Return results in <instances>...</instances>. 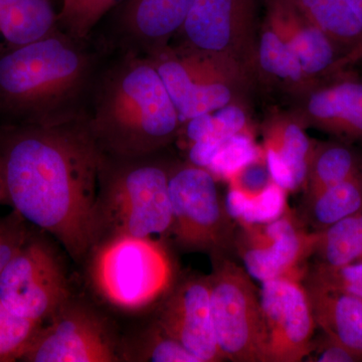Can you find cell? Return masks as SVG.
<instances>
[{
  "label": "cell",
  "instance_id": "4fadbf2b",
  "mask_svg": "<svg viewBox=\"0 0 362 362\" xmlns=\"http://www.w3.org/2000/svg\"><path fill=\"white\" fill-rule=\"evenodd\" d=\"M259 298L268 329V362L308 358L315 346L317 325L303 279L264 281Z\"/></svg>",
  "mask_w": 362,
  "mask_h": 362
},
{
  "label": "cell",
  "instance_id": "ba28073f",
  "mask_svg": "<svg viewBox=\"0 0 362 362\" xmlns=\"http://www.w3.org/2000/svg\"><path fill=\"white\" fill-rule=\"evenodd\" d=\"M146 58L158 71L182 124L226 105L246 103L252 78L237 66L170 45Z\"/></svg>",
  "mask_w": 362,
  "mask_h": 362
},
{
  "label": "cell",
  "instance_id": "7402d4cb",
  "mask_svg": "<svg viewBox=\"0 0 362 362\" xmlns=\"http://www.w3.org/2000/svg\"><path fill=\"white\" fill-rule=\"evenodd\" d=\"M54 0H0V54L58 30Z\"/></svg>",
  "mask_w": 362,
  "mask_h": 362
},
{
  "label": "cell",
  "instance_id": "d590c367",
  "mask_svg": "<svg viewBox=\"0 0 362 362\" xmlns=\"http://www.w3.org/2000/svg\"><path fill=\"white\" fill-rule=\"evenodd\" d=\"M0 204H9L8 195H7L6 187H4L1 177H0Z\"/></svg>",
  "mask_w": 362,
  "mask_h": 362
},
{
  "label": "cell",
  "instance_id": "8d00e7d4",
  "mask_svg": "<svg viewBox=\"0 0 362 362\" xmlns=\"http://www.w3.org/2000/svg\"><path fill=\"white\" fill-rule=\"evenodd\" d=\"M349 2L354 6V8L356 9L357 14H358L359 18L362 21V0H349Z\"/></svg>",
  "mask_w": 362,
  "mask_h": 362
},
{
  "label": "cell",
  "instance_id": "277c9868",
  "mask_svg": "<svg viewBox=\"0 0 362 362\" xmlns=\"http://www.w3.org/2000/svg\"><path fill=\"white\" fill-rule=\"evenodd\" d=\"M171 163L160 158L159 153L123 158L102 152L97 240L114 235L161 240L170 237L173 214L168 180Z\"/></svg>",
  "mask_w": 362,
  "mask_h": 362
},
{
  "label": "cell",
  "instance_id": "44dd1931",
  "mask_svg": "<svg viewBox=\"0 0 362 362\" xmlns=\"http://www.w3.org/2000/svg\"><path fill=\"white\" fill-rule=\"evenodd\" d=\"M343 54L344 68L362 59V21L349 0H291Z\"/></svg>",
  "mask_w": 362,
  "mask_h": 362
},
{
  "label": "cell",
  "instance_id": "6da1fadb",
  "mask_svg": "<svg viewBox=\"0 0 362 362\" xmlns=\"http://www.w3.org/2000/svg\"><path fill=\"white\" fill-rule=\"evenodd\" d=\"M101 154L87 111L52 122L0 125V177L9 204L78 263L97 240Z\"/></svg>",
  "mask_w": 362,
  "mask_h": 362
},
{
  "label": "cell",
  "instance_id": "4dcf8cb0",
  "mask_svg": "<svg viewBox=\"0 0 362 362\" xmlns=\"http://www.w3.org/2000/svg\"><path fill=\"white\" fill-rule=\"evenodd\" d=\"M42 326L16 315L0 302V362L23 358Z\"/></svg>",
  "mask_w": 362,
  "mask_h": 362
},
{
  "label": "cell",
  "instance_id": "cb8c5ba5",
  "mask_svg": "<svg viewBox=\"0 0 362 362\" xmlns=\"http://www.w3.org/2000/svg\"><path fill=\"white\" fill-rule=\"evenodd\" d=\"M304 216L313 230H323L362 211V173L309 197Z\"/></svg>",
  "mask_w": 362,
  "mask_h": 362
},
{
  "label": "cell",
  "instance_id": "d6a6232c",
  "mask_svg": "<svg viewBox=\"0 0 362 362\" xmlns=\"http://www.w3.org/2000/svg\"><path fill=\"white\" fill-rule=\"evenodd\" d=\"M25 221L16 211L0 218V275L30 235Z\"/></svg>",
  "mask_w": 362,
  "mask_h": 362
},
{
  "label": "cell",
  "instance_id": "9a60e30c",
  "mask_svg": "<svg viewBox=\"0 0 362 362\" xmlns=\"http://www.w3.org/2000/svg\"><path fill=\"white\" fill-rule=\"evenodd\" d=\"M194 0H123L115 7L106 45L119 54L149 57L168 47Z\"/></svg>",
  "mask_w": 362,
  "mask_h": 362
},
{
  "label": "cell",
  "instance_id": "3957f363",
  "mask_svg": "<svg viewBox=\"0 0 362 362\" xmlns=\"http://www.w3.org/2000/svg\"><path fill=\"white\" fill-rule=\"evenodd\" d=\"M63 30L0 54V116L45 123L87 111L99 57Z\"/></svg>",
  "mask_w": 362,
  "mask_h": 362
},
{
  "label": "cell",
  "instance_id": "30bf717a",
  "mask_svg": "<svg viewBox=\"0 0 362 362\" xmlns=\"http://www.w3.org/2000/svg\"><path fill=\"white\" fill-rule=\"evenodd\" d=\"M71 297L54 247L28 235L0 275V302L16 315L44 324Z\"/></svg>",
  "mask_w": 362,
  "mask_h": 362
},
{
  "label": "cell",
  "instance_id": "5b68a950",
  "mask_svg": "<svg viewBox=\"0 0 362 362\" xmlns=\"http://www.w3.org/2000/svg\"><path fill=\"white\" fill-rule=\"evenodd\" d=\"M86 259L93 289L119 310H144L176 283L173 256L164 240L156 238L108 235L95 243Z\"/></svg>",
  "mask_w": 362,
  "mask_h": 362
},
{
  "label": "cell",
  "instance_id": "d6986e66",
  "mask_svg": "<svg viewBox=\"0 0 362 362\" xmlns=\"http://www.w3.org/2000/svg\"><path fill=\"white\" fill-rule=\"evenodd\" d=\"M317 327L362 356V299L305 278Z\"/></svg>",
  "mask_w": 362,
  "mask_h": 362
},
{
  "label": "cell",
  "instance_id": "9c48e42d",
  "mask_svg": "<svg viewBox=\"0 0 362 362\" xmlns=\"http://www.w3.org/2000/svg\"><path fill=\"white\" fill-rule=\"evenodd\" d=\"M256 33L255 0H194L169 45L221 59L254 78Z\"/></svg>",
  "mask_w": 362,
  "mask_h": 362
},
{
  "label": "cell",
  "instance_id": "ffe728a7",
  "mask_svg": "<svg viewBox=\"0 0 362 362\" xmlns=\"http://www.w3.org/2000/svg\"><path fill=\"white\" fill-rule=\"evenodd\" d=\"M255 77L292 98L303 94L318 83L305 74L290 45L266 20L257 35Z\"/></svg>",
  "mask_w": 362,
  "mask_h": 362
},
{
  "label": "cell",
  "instance_id": "836d02e7",
  "mask_svg": "<svg viewBox=\"0 0 362 362\" xmlns=\"http://www.w3.org/2000/svg\"><path fill=\"white\" fill-rule=\"evenodd\" d=\"M272 180L265 158L247 164L233 175L226 183L228 188L245 194H256L268 187Z\"/></svg>",
  "mask_w": 362,
  "mask_h": 362
},
{
  "label": "cell",
  "instance_id": "f546056e",
  "mask_svg": "<svg viewBox=\"0 0 362 362\" xmlns=\"http://www.w3.org/2000/svg\"><path fill=\"white\" fill-rule=\"evenodd\" d=\"M123 0H62L58 25L74 39L88 40L104 16Z\"/></svg>",
  "mask_w": 362,
  "mask_h": 362
},
{
  "label": "cell",
  "instance_id": "7a4b0ae2",
  "mask_svg": "<svg viewBox=\"0 0 362 362\" xmlns=\"http://www.w3.org/2000/svg\"><path fill=\"white\" fill-rule=\"evenodd\" d=\"M90 98L88 125L106 156H151L178 139L180 115L146 57L119 54L98 74Z\"/></svg>",
  "mask_w": 362,
  "mask_h": 362
},
{
  "label": "cell",
  "instance_id": "484cf974",
  "mask_svg": "<svg viewBox=\"0 0 362 362\" xmlns=\"http://www.w3.org/2000/svg\"><path fill=\"white\" fill-rule=\"evenodd\" d=\"M314 256L317 263L332 267L361 263L362 211L318 230Z\"/></svg>",
  "mask_w": 362,
  "mask_h": 362
},
{
  "label": "cell",
  "instance_id": "603a6c76",
  "mask_svg": "<svg viewBox=\"0 0 362 362\" xmlns=\"http://www.w3.org/2000/svg\"><path fill=\"white\" fill-rule=\"evenodd\" d=\"M246 131L254 129L247 103L239 102L190 119L181 126L178 139L185 148L197 143L207 151H214L228 138Z\"/></svg>",
  "mask_w": 362,
  "mask_h": 362
},
{
  "label": "cell",
  "instance_id": "7c38bea8",
  "mask_svg": "<svg viewBox=\"0 0 362 362\" xmlns=\"http://www.w3.org/2000/svg\"><path fill=\"white\" fill-rule=\"evenodd\" d=\"M239 226L233 247L252 278L261 282L306 278V263L314 256L317 232L305 230L291 209L270 223Z\"/></svg>",
  "mask_w": 362,
  "mask_h": 362
},
{
  "label": "cell",
  "instance_id": "2e32d148",
  "mask_svg": "<svg viewBox=\"0 0 362 362\" xmlns=\"http://www.w3.org/2000/svg\"><path fill=\"white\" fill-rule=\"evenodd\" d=\"M338 74L293 98L290 111L305 128L345 139H362V78Z\"/></svg>",
  "mask_w": 362,
  "mask_h": 362
},
{
  "label": "cell",
  "instance_id": "ac0fdd59",
  "mask_svg": "<svg viewBox=\"0 0 362 362\" xmlns=\"http://www.w3.org/2000/svg\"><path fill=\"white\" fill-rule=\"evenodd\" d=\"M264 158L272 180L287 192L304 189L315 141L291 113L275 114L263 128Z\"/></svg>",
  "mask_w": 362,
  "mask_h": 362
},
{
  "label": "cell",
  "instance_id": "5bb4252c",
  "mask_svg": "<svg viewBox=\"0 0 362 362\" xmlns=\"http://www.w3.org/2000/svg\"><path fill=\"white\" fill-rule=\"evenodd\" d=\"M156 322L199 362L225 361L216 340L209 275L188 276L161 300Z\"/></svg>",
  "mask_w": 362,
  "mask_h": 362
},
{
  "label": "cell",
  "instance_id": "83f0119b",
  "mask_svg": "<svg viewBox=\"0 0 362 362\" xmlns=\"http://www.w3.org/2000/svg\"><path fill=\"white\" fill-rule=\"evenodd\" d=\"M122 361L199 362L180 342L166 334L156 321L131 342L120 344Z\"/></svg>",
  "mask_w": 362,
  "mask_h": 362
},
{
  "label": "cell",
  "instance_id": "f1b7e54d",
  "mask_svg": "<svg viewBox=\"0 0 362 362\" xmlns=\"http://www.w3.org/2000/svg\"><path fill=\"white\" fill-rule=\"evenodd\" d=\"M261 159H264L263 147L256 141L254 131H246L221 143L206 169L216 180L226 182L247 164Z\"/></svg>",
  "mask_w": 362,
  "mask_h": 362
},
{
  "label": "cell",
  "instance_id": "d4e9b609",
  "mask_svg": "<svg viewBox=\"0 0 362 362\" xmlns=\"http://www.w3.org/2000/svg\"><path fill=\"white\" fill-rule=\"evenodd\" d=\"M362 173L358 154L342 142L315 143L304 197H309Z\"/></svg>",
  "mask_w": 362,
  "mask_h": 362
},
{
  "label": "cell",
  "instance_id": "8fae6325",
  "mask_svg": "<svg viewBox=\"0 0 362 362\" xmlns=\"http://www.w3.org/2000/svg\"><path fill=\"white\" fill-rule=\"evenodd\" d=\"M42 326L21 361L28 362L122 361L120 343L88 305L70 298Z\"/></svg>",
  "mask_w": 362,
  "mask_h": 362
},
{
  "label": "cell",
  "instance_id": "4316f807",
  "mask_svg": "<svg viewBox=\"0 0 362 362\" xmlns=\"http://www.w3.org/2000/svg\"><path fill=\"white\" fill-rule=\"evenodd\" d=\"M287 194L275 181L256 194L228 188L226 206L237 225H259L277 220L289 209Z\"/></svg>",
  "mask_w": 362,
  "mask_h": 362
},
{
  "label": "cell",
  "instance_id": "52a82bcc",
  "mask_svg": "<svg viewBox=\"0 0 362 362\" xmlns=\"http://www.w3.org/2000/svg\"><path fill=\"white\" fill-rule=\"evenodd\" d=\"M211 315L226 361L268 362V329L252 277L225 256L213 258Z\"/></svg>",
  "mask_w": 362,
  "mask_h": 362
},
{
  "label": "cell",
  "instance_id": "e0dca14e",
  "mask_svg": "<svg viewBox=\"0 0 362 362\" xmlns=\"http://www.w3.org/2000/svg\"><path fill=\"white\" fill-rule=\"evenodd\" d=\"M265 20L290 45L311 80L320 82L344 69V58L337 45L291 0H269Z\"/></svg>",
  "mask_w": 362,
  "mask_h": 362
},
{
  "label": "cell",
  "instance_id": "8992f818",
  "mask_svg": "<svg viewBox=\"0 0 362 362\" xmlns=\"http://www.w3.org/2000/svg\"><path fill=\"white\" fill-rule=\"evenodd\" d=\"M173 225L170 237L188 252L225 256L235 244V220L218 190V180L192 162L173 161L169 171Z\"/></svg>",
  "mask_w": 362,
  "mask_h": 362
},
{
  "label": "cell",
  "instance_id": "1f68e13d",
  "mask_svg": "<svg viewBox=\"0 0 362 362\" xmlns=\"http://www.w3.org/2000/svg\"><path fill=\"white\" fill-rule=\"evenodd\" d=\"M306 278L362 299V262L340 267L316 263L308 270Z\"/></svg>",
  "mask_w": 362,
  "mask_h": 362
},
{
  "label": "cell",
  "instance_id": "e575fe53",
  "mask_svg": "<svg viewBox=\"0 0 362 362\" xmlns=\"http://www.w3.org/2000/svg\"><path fill=\"white\" fill-rule=\"evenodd\" d=\"M308 358H312L309 361L316 362L362 361L361 354H357V352L325 334H324V337L320 341H315L313 352Z\"/></svg>",
  "mask_w": 362,
  "mask_h": 362
}]
</instances>
